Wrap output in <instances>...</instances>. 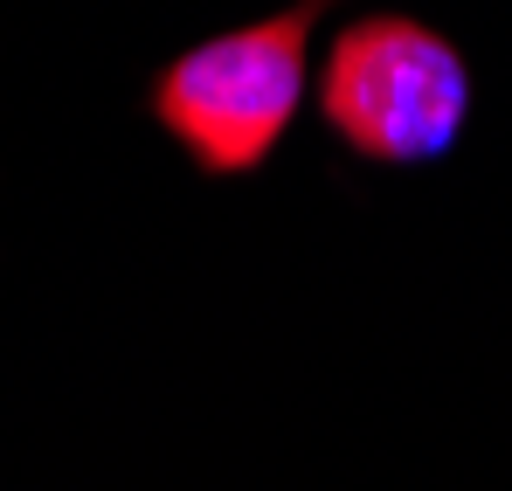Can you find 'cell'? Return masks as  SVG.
<instances>
[{
    "mask_svg": "<svg viewBox=\"0 0 512 491\" xmlns=\"http://www.w3.org/2000/svg\"><path fill=\"white\" fill-rule=\"evenodd\" d=\"M464 49L402 7L346 21L319 63V118L360 166H436L471 132Z\"/></svg>",
    "mask_w": 512,
    "mask_h": 491,
    "instance_id": "obj_2",
    "label": "cell"
},
{
    "mask_svg": "<svg viewBox=\"0 0 512 491\" xmlns=\"http://www.w3.org/2000/svg\"><path fill=\"white\" fill-rule=\"evenodd\" d=\"M333 0H291L243 28H215L167 56L146 83V111L208 180H250L291 139L312 90V28Z\"/></svg>",
    "mask_w": 512,
    "mask_h": 491,
    "instance_id": "obj_1",
    "label": "cell"
}]
</instances>
